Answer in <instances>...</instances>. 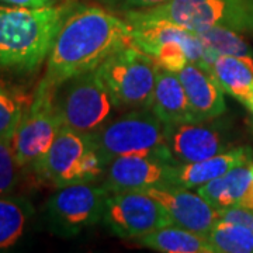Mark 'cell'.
<instances>
[{"label": "cell", "mask_w": 253, "mask_h": 253, "mask_svg": "<svg viewBox=\"0 0 253 253\" xmlns=\"http://www.w3.org/2000/svg\"><path fill=\"white\" fill-rule=\"evenodd\" d=\"M129 45H134V38L126 18L97 6L73 7L55 38L41 82L55 89L76 75L99 68L110 55Z\"/></svg>", "instance_id": "obj_1"}, {"label": "cell", "mask_w": 253, "mask_h": 253, "mask_svg": "<svg viewBox=\"0 0 253 253\" xmlns=\"http://www.w3.org/2000/svg\"><path fill=\"white\" fill-rule=\"evenodd\" d=\"M72 4L23 7L0 4V69L34 72L45 61Z\"/></svg>", "instance_id": "obj_2"}, {"label": "cell", "mask_w": 253, "mask_h": 253, "mask_svg": "<svg viewBox=\"0 0 253 253\" xmlns=\"http://www.w3.org/2000/svg\"><path fill=\"white\" fill-rule=\"evenodd\" d=\"M54 107L61 126L84 134L97 131L120 110L97 68L58 84L54 90Z\"/></svg>", "instance_id": "obj_3"}, {"label": "cell", "mask_w": 253, "mask_h": 253, "mask_svg": "<svg viewBox=\"0 0 253 253\" xmlns=\"http://www.w3.org/2000/svg\"><path fill=\"white\" fill-rule=\"evenodd\" d=\"M106 169L107 165L96 149L91 134L61 126L49 151L33 170L42 180L61 189L103 180Z\"/></svg>", "instance_id": "obj_4"}, {"label": "cell", "mask_w": 253, "mask_h": 253, "mask_svg": "<svg viewBox=\"0 0 253 253\" xmlns=\"http://www.w3.org/2000/svg\"><path fill=\"white\" fill-rule=\"evenodd\" d=\"M165 124L151 107L132 109L114 116L91 136L106 165L126 155H156L169 152L163 136Z\"/></svg>", "instance_id": "obj_5"}, {"label": "cell", "mask_w": 253, "mask_h": 253, "mask_svg": "<svg viewBox=\"0 0 253 253\" xmlns=\"http://www.w3.org/2000/svg\"><path fill=\"white\" fill-rule=\"evenodd\" d=\"M134 45L154 58L162 69L179 73L189 62L204 65V45L199 36L187 28L165 20H151L126 13Z\"/></svg>", "instance_id": "obj_6"}, {"label": "cell", "mask_w": 253, "mask_h": 253, "mask_svg": "<svg viewBox=\"0 0 253 253\" xmlns=\"http://www.w3.org/2000/svg\"><path fill=\"white\" fill-rule=\"evenodd\" d=\"M158 65L135 45L120 49L97 68L120 110L151 107Z\"/></svg>", "instance_id": "obj_7"}, {"label": "cell", "mask_w": 253, "mask_h": 253, "mask_svg": "<svg viewBox=\"0 0 253 253\" xmlns=\"http://www.w3.org/2000/svg\"><path fill=\"white\" fill-rule=\"evenodd\" d=\"M249 4L251 0H168L155 7L128 13L170 21L193 33L208 27H225L241 33L251 30Z\"/></svg>", "instance_id": "obj_8"}, {"label": "cell", "mask_w": 253, "mask_h": 253, "mask_svg": "<svg viewBox=\"0 0 253 253\" xmlns=\"http://www.w3.org/2000/svg\"><path fill=\"white\" fill-rule=\"evenodd\" d=\"M110 191L103 184L76 183L58 189L46 204V219L51 231L72 238L96 225L103 218Z\"/></svg>", "instance_id": "obj_9"}, {"label": "cell", "mask_w": 253, "mask_h": 253, "mask_svg": "<svg viewBox=\"0 0 253 253\" xmlns=\"http://www.w3.org/2000/svg\"><path fill=\"white\" fill-rule=\"evenodd\" d=\"M54 90L41 82L21 117L11 141L18 168L34 169L49 151L62 126L54 107Z\"/></svg>", "instance_id": "obj_10"}, {"label": "cell", "mask_w": 253, "mask_h": 253, "mask_svg": "<svg viewBox=\"0 0 253 253\" xmlns=\"http://www.w3.org/2000/svg\"><path fill=\"white\" fill-rule=\"evenodd\" d=\"M101 221L118 238L135 241L173 225L162 204L144 191L110 193Z\"/></svg>", "instance_id": "obj_11"}, {"label": "cell", "mask_w": 253, "mask_h": 253, "mask_svg": "<svg viewBox=\"0 0 253 253\" xmlns=\"http://www.w3.org/2000/svg\"><path fill=\"white\" fill-rule=\"evenodd\" d=\"M176 163L170 152L120 156L107 165L103 186L110 193L170 187Z\"/></svg>", "instance_id": "obj_12"}, {"label": "cell", "mask_w": 253, "mask_h": 253, "mask_svg": "<svg viewBox=\"0 0 253 253\" xmlns=\"http://www.w3.org/2000/svg\"><path fill=\"white\" fill-rule=\"evenodd\" d=\"M165 145L179 163L200 162L225 152L222 132L207 121L165 124Z\"/></svg>", "instance_id": "obj_13"}, {"label": "cell", "mask_w": 253, "mask_h": 253, "mask_svg": "<svg viewBox=\"0 0 253 253\" xmlns=\"http://www.w3.org/2000/svg\"><path fill=\"white\" fill-rule=\"evenodd\" d=\"M144 193L159 201L169 214L173 225L193 231L207 238L219 218V211L214 208L199 193L177 186L152 187Z\"/></svg>", "instance_id": "obj_14"}, {"label": "cell", "mask_w": 253, "mask_h": 253, "mask_svg": "<svg viewBox=\"0 0 253 253\" xmlns=\"http://www.w3.org/2000/svg\"><path fill=\"white\" fill-rule=\"evenodd\" d=\"M177 75L196 121H211L225 113L224 90L211 73L196 63L189 62Z\"/></svg>", "instance_id": "obj_15"}, {"label": "cell", "mask_w": 253, "mask_h": 253, "mask_svg": "<svg viewBox=\"0 0 253 253\" xmlns=\"http://www.w3.org/2000/svg\"><path fill=\"white\" fill-rule=\"evenodd\" d=\"M253 162V151L248 146L229 149L200 162L176 163L173 170V186L193 189L221 177L231 169Z\"/></svg>", "instance_id": "obj_16"}, {"label": "cell", "mask_w": 253, "mask_h": 253, "mask_svg": "<svg viewBox=\"0 0 253 253\" xmlns=\"http://www.w3.org/2000/svg\"><path fill=\"white\" fill-rule=\"evenodd\" d=\"M197 193L218 211L231 207L253 210V173L251 165L236 166L221 177L201 184Z\"/></svg>", "instance_id": "obj_17"}, {"label": "cell", "mask_w": 253, "mask_h": 253, "mask_svg": "<svg viewBox=\"0 0 253 253\" xmlns=\"http://www.w3.org/2000/svg\"><path fill=\"white\" fill-rule=\"evenodd\" d=\"M151 109L163 124L196 121L179 75L158 68Z\"/></svg>", "instance_id": "obj_18"}, {"label": "cell", "mask_w": 253, "mask_h": 253, "mask_svg": "<svg viewBox=\"0 0 253 253\" xmlns=\"http://www.w3.org/2000/svg\"><path fill=\"white\" fill-rule=\"evenodd\" d=\"M214 79L222 90L246 107L253 103V56L221 55L212 66Z\"/></svg>", "instance_id": "obj_19"}, {"label": "cell", "mask_w": 253, "mask_h": 253, "mask_svg": "<svg viewBox=\"0 0 253 253\" xmlns=\"http://www.w3.org/2000/svg\"><path fill=\"white\" fill-rule=\"evenodd\" d=\"M138 242L163 253H214L208 238L176 225L159 228Z\"/></svg>", "instance_id": "obj_20"}, {"label": "cell", "mask_w": 253, "mask_h": 253, "mask_svg": "<svg viewBox=\"0 0 253 253\" xmlns=\"http://www.w3.org/2000/svg\"><path fill=\"white\" fill-rule=\"evenodd\" d=\"M34 208L23 197L0 199V252L17 244Z\"/></svg>", "instance_id": "obj_21"}, {"label": "cell", "mask_w": 253, "mask_h": 253, "mask_svg": "<svg viewBox=\"0 0 253 253\" xmlns=\"http://www.w3.org/2000/svg\"><path fill=\"white\" fill-rule=\"evenodd\" d=\"M217 253H253V231L244 224L218 218L207 236Z\"/></svg>", "instance_id": "obj_22"}, {"label": "cell", "mask_w": 253, "mask_h": 253, "mask_svg": "<svg viewBox=\"0 0 253 253\" xmlns=\"http://www.w3.org/2000/svg\"><path fill=\"white\" fill-rule=\"evenodd\" d=\"M203 45L214 51L218 56H253L252 48L239 36V31L225 27H208L196 33Z\"/></svg>", "instance_id": "obj_23"}, {"label": "cell", "mask_w": 253, "mask_h": 253, "mask_svg": "<svg viewBox=\"0 0 253 253\" xmlns=\"http://www.w3.org/2000/svg\"><path fill=\"white\" fill-rule=\"evenodd\" d=\"M26 110L20 94L0 84V139L13 138Z\"/></svg>", "instance_id": "obj_24"}, {"label": "cell", "mask_w": 253, "mask_h": 253, "mask_svg": "<svg viewBox=\"0 0 253 253\" xmlns=\"http://www.w3.org/2000/svg\"><path fill=\"white\" fill-rule=\"evenodd\" d=\"M11 141L13 138L0 139V196L13 189L17 179L18 165Z\"/></svg>", "instance_id": "obj_25"}, {"label": "cell", "mask_w": 253, "mask_h": 253, "mask_svg": "<svg viewBox=\"0 0 253 253\" xmlns=\"http://www.w3.org/2000/svg\"><path fill=\"white\" fill-rule=\"evenodd\" d=\"M111 7L123 10L124 13L129 10H142L159 6L168 0H104Z\"/></svg>", "instance_id": "obj_26"}, {"label": "cell", "mask_w": 253, "mask_h": 253, "mask_svg": "<svg viewBox=\"0 0 253 253\" xmlns=\"http://www.w3.org/2000/svg\"><path fill=\"white\" fill-rule=\"evenodd\" d=\"M14 6H23V7H45L54 4L56 0H0Z\"/></svg>", "instance_id": "obj_27"}, {"label": "cell", "mask_w": 253, "mask_h": 253, "mask_svg": "<svg viewBox=\"0 0 253 253\" xmlns=\"http://www.w3.org/2000/svg\"><path fill=\"white\" fill-rule=\"evenodd\" d=\"M249 13H251V30H253V0H251L249 4Z\"/></svg>", "instance_id": "obj_28"}, {"label": "cell", "mask_w": 253, "mask_h": 253, "mask_svg": "<svg viewBox=\"0 0 253 253\" xmlns=\"http://www.w3.org/2000/svg\"><path fill=\"white\" fill-rule=\"evenodd\" d=\"M248 109L251 110V111H252V113H253V103H252V104H251V106H249V107H248Z\"/></svg>", "instance_id": "obj_29"}, {"label": "cell", "mask_w": 253, "mask_h": 253, "mask_svg": "<svg viewBox=\"0 0 253 253\" xmlns=\"http://www.w3.org/2000/svg\"><path fill=\"white\" fill-rule=\"evenodd\" d=\"M251 169H252V173H253V162L251 163Z\"/></svg>", "instance_id": "obj_30"}]
</instances>
